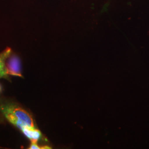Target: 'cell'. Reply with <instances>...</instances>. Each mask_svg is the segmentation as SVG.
Masks as SVG:
<instances>
[{
    "instance_id": "1",
    "label": "cell",
    "mask_w": 149,
    "mask_h": 149,
    "mask_svg": "<svg viewBox=\"0 0 149 149\" xmlns=\"http://www.w3.org/2000/svg\"><path fill=\"white\" fill-rule=\"evenodd\" d=\"M0 111L11 124L21 130L26 128H36L31 116L16 104H2L0 106Z\"/></svg>"
},
{
    "instance_id": "2",
    "label": "cell",
    "mask_w": 149,
    "mask_h": 149,
    "mask_svg": "<svg viewBox=\"0 0 149 149\" xmlns=\"http://www.w3.org/2000/svg\"><path fill=\"white\" fill-rule=\"evenodd\" d=\"M8 74L16 76L22 77L21 65L19 58L16 55H12L6 63Z\"/></svg>"
},
{
    "instance_id": "4",
    "label": "cell",
    "mask_w": 149,
    "mask_h": 149,
    "mask_svg": "<svg viewBox=\"0 0 149 149\" xmlns=\"http://www.w3.org/2000/svg\"><path fill=\"white\" fill-rule=\"evenodd\" d=\"M21 130L23 133L31 140L32 143H37L41 137L40 132L36 128H24Z\"/></svg>"
},
{
    "instance_id": "5",
    "label": "cell",
    "mask_w": 149,
    "mask_h": 149,
    "mask_svg": "<svg viewBox=\"0 0 149 149\" xmlns=\"http://www.w3.org/2000/svg\"><path fill=\"white\" fill-rule=\"evenodd\" d=\"M29 149H50L48 146L46 147H40L38 145L37 143H33L32 142V144L31 145L30 147H29Z\"/></svg>"
},
{
    "instance_id": "3",
    "label": "cell",
    "mask_w": 149,
    "mask_h": 149,
    "mask_svg": "<svg viewBox=\"0 0 149 149\" xmlns=\"http://www.w3.org/2000/svg\"><path fill=\"white\" fill-rule=\"evenodd\" d=\"M11 53V49L7 48L0 53V79L5 78L8 79L7 69L6 65V60L8 58Z\"/></svg>"
}]
</instances>
